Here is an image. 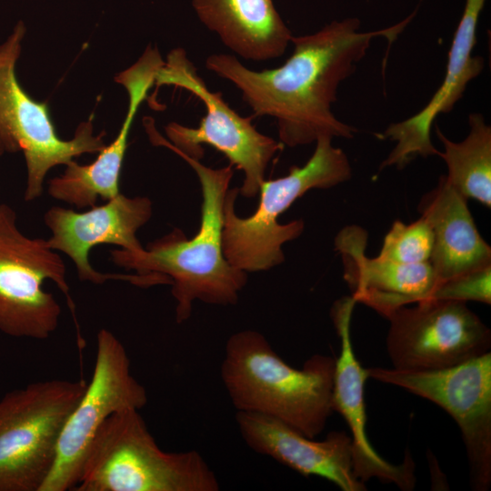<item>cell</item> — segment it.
Returning <instances> with one entry per match:
<instances>
[{
	"instance_id": "obj_1",
	"label": "cell",
	"mask_w": 491,
	"mask_h": 491,
	"mask_svg": "<svg viewBox=\"0 0 491 491\" xmlns=\"http://www.w3.org/2000/svg\"><path fill=\"white\" fill-rule=\"evenodd\" d=\"M416 13L374 31H360L359 19L347 17L313 34L292 36L294 51L279 67L255 71L227 54L208 55L205 67L235 85L256 116L274 117L283 145H308L323 135L352 138L356 128L331 109L339 85L356 71L373 39L386 37L392 44Z\"/></svg>"
},
{
	"instance_id": "obj_2",
	"label": "cell",
	"mask_w": 491,
	"mask_h": 491,
	"mask_svg": "<svg viewBox=\"0 0 491 491\" xmlns=\"http://www.w3.org/2000/svg\"><path fill=\"white\" fill-rule=\"evenodd\" d=\"M175 154L193 168L201 185L197 233L186 238L182 230L174 229L139 252L110 250V259L126 270L155 276L171 285L176 301L175 320L180 324L190 317L195 300L211 305H235L247 276L226 260L223 250L224 204L234 166L211 168L200 160Z\"/></svg>"
},
{
	"instance_id": "obj_3",
	"label": "cell",
	"mask_w": 491,
	"mask_h": 491,
	"mask_svg": "<svg viewBox=\"0 0 491 491\" xmlns=\"http://www.w3.org/2000/svg\"><path fill=\"white\" fill-rule=\"evenodd\" d=\"M221 379L235 408L277 419L316 438L333 412L336 358L315 355L301 369L286 363L259 332L230 336Z\"/></svg>"
},
{
	"instance_id": "obj_4",
	"label": "cell",
	"mask_w": 491,
	"mask_h": 491,
	"mask_svg": "<svg viewBox=\"0 0 491 491\" xmlns=\"http://www.w3.org/2000/svg\"><path fill=\"white\" fill-rule=\"evenodd\" d=\"M215 472L195 450H162L139 410L109 416L89 446L76 491H218Z\"/></svg>"
},
{
	"instance_id": "obj_5",
	"label": "cell",
	"mask_w": 491,
	"mask_h": 491,
	"mask_svg": "<svg viewBox=\"0 0 491 491\" xmlns=\"http://www.w3.org/2000/svg\"><path fill=\"white\" fill-rule=\"evenodd\" d=\"M332 137L316 139L313 155L286 175L264 180L255 213L239 217L235 212L237 187L229 188L224 204L223 250L226 260L245 272L268 270L285 260L282 246L304 230L302 219L280 224L278 216L308 190L326 189L348 181L352 168L346 153L332 145Z\"/></svg>"
},
{
	"instance_id": "obj_6",
	"label": "cell",
	"mask_w": 491,
	"mask_h": 491,
	"mask_svg": "<svg viewBox=\"0 0 491 491\" xmlns=\"http://www.w3.org/2000/svg\"><path fill=\"white\" fill-rule=\"evenodd\" d=\"M155 85H174L190 92L204 103L205 115L197 127L170 122L165 126L167 139L155 129L152 117H145L151 143L196 160L204 156V145L214 147L229 160V165L244 173L239 194L256 196L269 163L284 145L257 131L251 117H243L233 110L221 92H212L181 47L167 55Z\"/></svg>"
},
{
	"instance_id": "obj_7",
	"label": "cell",
	"mask_w": 491,
	"mask_h": 491,
	"mask_svg": "<svg viewBox=\"0 0 491 491\" xmlns=\"http://www.w3.org/2000/svg\"><path fill=\"white\" fill-rule=\"evenodd\" d=\"M86 385L38 381L0 398V491H40L63 426Z\"/></svg>"
},
{
	"instance_id": "obj_8",
	"label": "cell",
	"mask_w": 491,
	"mask_h": 491,
	"mask_svg": "<svg viewBox=\"0 0 491 491\" xmlns=\"http://www.w3.org/2000/svg\"><path fill=\"white\" fill-rule=\"evenodd\" d=\"M25 35V26L18 22L0 44V141L5 152L23 153L27 172L24 198L31 202L42 195L50 169L84 154H98L105 146V133L94 134L92 115L78 125L72 139L58 136L48 105L28 95L15 74Z\"/></svg>"
},
{
	"instance_id": "obj_9",
	"label": "cell",
	"mask_w": 491,
	"mask_h": 491,
	"mask_svg": "<svg viewBox=\"0 0 491 491\" xmlns=\"http://www.w3.org/2000/svg\"><path fill=\"white\" fill-rule=\"evenodd\" d=\"M45 279L75 306L65 279V266L46 239L24 235L15 210L0 203V331L13 337L46 339L57 328L61 307L46 292Z\"/></svg>"
},
{
	"instance_id": "obj_10",
	"label": "cell",
	"mask_w": 491,
	"mask_h": 491,
	"mask_svg": "<svg viewBox=\"0 0 491 491\" xmlns=\"http://www.w3.org/2000/svg\"><path fill=\"white\" fill-rule=\"evenodd\" d=\"M147 393L131 373L127 352L120 340L102 328L96 335L92 378L61 431L53 467L40 491L74 490L91 443L113 414L142 409Z\"/></svg>"
},
{
	"instance_id": "obj_11",
	"label": "cell",
	"mask_w": 491,
	"mask_h": 491,
	"mask_svg": "<svg viewBox=\"0 0 491 491\" xmlns=\"http://www.w3.org/2000/svg\"><path fill=\"white\" fill-rule=\"evenodd\" d=\"M367 376L396 386L446 411L460 428L470 485H491V352L451 367L429 371L366 368Z\"/></svg>"
},
{
	"instance_id": "obj_12",
	"label": "cell",
	"mask_w": 491,
	"mask_h": 491,
	"mask_svg": "<svg viewBox=\"0 0 491 491\" xmlns=\"http://www.w3.org/2000/svg\"><path fill=\"white\" fill-rule=\"evenodd\" d=\"M386 317V351L397 370L444 369L490 352V329L464 302L422 301Z\"/></svg>"
},
{
	"instance_id": "obj_13",
	"label": "cell",
	"mask_w": 491,
	"mask_h": 491,
	"mask_svg": "<svg viewBox=\"0 0 491 491\" xmlns=\"http://www.w3.org/2000/svg\"><path fill=\"white\" fill-rule=\"evenodd\" d=\"M152 213L148 197H128L121 193L105 204L95 205L84 212L52 206L44 215L45 224L51 231L47 244L71 258L82 281L102 284L108 279H117L148 286V278L145 276L96 271L89 263L88 255L93 247L103 244L115 245L129 252L142 251L145 247L136 233L149 221Z\"/></svg>"
},
{
	"instance_id": "obj_14",
	"label": "cell",
	"mask_w": 491,
	"mask_h": 491,
	"mask_svg": "<svg viewBox=\"0 0 491 491\" xmlns=\"http://www.w3.org/2000/svg\"><path fill=\"white\" fill-rule=\"evenodd\" d=\"M486 0H466L448 53L444 80L429 102L407 119L389 125L383 138L396 143L380 170L389 166L402 169L418 156L438 154L431 140V127L440 114H447L463 96L467 85L484 68L482 56L473 55L476 27Z\"/></svg>"
},
{
	"instance_id": "obj_15",
	"label": "cell",
	"mask_w": 491,
	"mask_h": 491,
	"mask_svg": "<svg viewBox=\"0 0 491 491\" xmlns=\"http://www.w3.org/2000/svg\"><path fill=\"white\" fill-rule=\"evenodd\" d=\"M356 302L351 296L336 300L331 317L340 337L341 350L336 359L332 406L346 420L351 430L353 469L361 482L376 477L384 483H393L402 490L415 487V463L409 454L402 464L392 465L382 458L372 447L366 435L365 382L366 369L357 360L351 341L350 324Z\"/></svg>"
},
{
	"instance_id": "obj_16",
	"label": "cell",
	"mask_w": 491,
	"mask_h": 491,
	"mask_svg": "<svg viewBox=\"0 0 491 491\" xmlns=\"http://www.w3.org/2000/svg\"><path fill=\"white\" fill-rule=\"evenodd\" d=\"M164 63L158 49L148 46L134 65L115 77L129 97L128 111L116 137L91 164L79 165L75 160L67 164L61 175L48 182L51 197L81 209L95 206L98 197L107 201L120 194L119 180L132 123Z\"/></svg>"
},
{
	"instance_id": "obj_17",
	"label": "cell",
	"mask_w": 491,
	"mask_h": 491,
	"mask_svg": "<svg viewBox=\"0 0 491 491\" xmlns=\"http://www.w3.org/2000/svg\"><path fill=\"white\" fill-rule=\"evenodd\" d=\"M235 422L245 443L255 452L303 476L324 477L343 491L366 490L354 474L352 439L345 431H332L318 441L260 414L236 411Z\"/></svg>"
},
{
	"instance_id": "obj_18",
	"label": "cell",
	"mask_w": 491,
	"mask_h": 491,
	"mask_svg": "<svg viewBox=\"0 0 491 491\" xmlns=\"http://www.w3.org/2000/svg\"><path fill=\"white\" fill-rule=\"evenodd\" d=\"M367 235L357 225H348L335 238V248L344 265V278L356 303L383 316L395 309L427 299L437 285L429 262L402 264L366 255Z\"/></svg>"
},
{
	"instance_id": "obj_19",
	"label": "cell",
	"mask_w": 491,
	"mask_h": 491,
	"mask_svg": "<svg viewBox=\"0 0 491 491\" xmlns=\"http://www.w3.org/2000/svg\"><path fill=\"white\" fill-rule=\"evenodd\" d=\"M417 209L433 230L434 246L429 263L437 285L491 266V248L476 228L466 198L445 175L422 196Z\"/></svg>"
},
{
	"instance_id": "obj_20",
	"label": "cell",
	"mask_w": 491,
	"mask_h": 491,
	"mask_svg": "<svg viewBox=\"0 0 491 491\" xmlns=\"http://www.w3.org/2000/svg\"><path fill=\"white\" fill-rule=\"evenodd\" d=\"M192 5L204 25L244 59L280 57L291 42L273 0H192Z\"/></svg>"
},
{
	"instance_id": "obj_21",
	"label": "cell",
	"mask_w": 491,
	"mask_h": 491,
	"mask_svg": "<svg viewBox=\"0 0 491 491\" xmlns=\"http://www.w3.org/2000/svg\"><path fill=\"white\" fill-rule=\"evenodd\" d=\"M469 133L460 141L447 138L436 126L447 166L446 181L463 196L491 207V127L481 113L468 115Z\"/></svg>"
},
{
	"instance_id": "obj_22",
	"label": "cell",
	"mask_w": 491,
	"mask_h": 491,
	"mask_svg": "<svg viewBox=\"0 0 491 491\" xmlns=\"http://www.w3.org/2000/svg\"><path fill=\"white\" fill-rule=\"evenodd\" d=\"M433 246V230L424 217L410 224L396 220L386 235L378 256L402 264L426 263Z\"/></svg>"
},
{
	"instance_id": "obj_23",
	"label": "cell",
	"mask_w": 491,
	"mask_h": 491,
	"mask_svg": "<svg viewBox=\"0 0 491 491\" xmlns=\"http://www.w3.org/2000/svg\"><path fill=\"white\" fill-rule=\"evenodd\" d=\"M429 300L467 302L476 301L491 304V266L476 269L435 286L428 296Z\"/></svg>"
},
{
	"instance_id": "obj_24",
	"label": "cell",
	"mask_w": 491,
	"mask_h": 491,
	"mask_svg": "<svg viewBox=\"0 0 491 491\" xmlns=\"http://www.w3.org/2000/svg\"><path fill=\"white\" fill-rule=\"evenodd\" d=\"M4 153H5V147H4L3 144H2L1 141H0V156H1Z\"/></svg>"
}]
</instances>
